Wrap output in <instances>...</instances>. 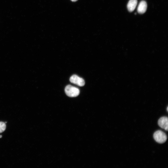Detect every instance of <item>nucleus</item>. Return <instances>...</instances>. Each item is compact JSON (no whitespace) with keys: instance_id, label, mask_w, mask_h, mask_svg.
I'll list each match as a JSON object with an SVG mask.
<instances>
[{"instance_id":"2","label":"nucleus","mask_w":168,"mask_h":168,"mask_svg":"<svg viewBox=\"0 0 168 168\" xmlns=\"http://www.w3.org/2000/svg\"><path fill=\"white\" fill-rule=\"evenodd\" d=\"M153 138L156 141L159 143H164L166 142L167 139V137L165 133L160 130H157L154 133Z\"/></svg>"},{"instance_id":"1","label":"nucleus","mask_w":168,"mask_h":168,"mask_svg":"<svg viewBox=\"0 0 168 168\" xmlns=\"http://www.w3.org/2000/svg\"><path fill=\"white\" fill-rule=\"evenodd\" d=\"M65 91L67 96L72 97L77 96L80 93V91L78 88L70 85L66 86Z\"/></svg>"},{"instance_id":"8","label":"nucleus","mask_w":168,"mask_h":168,"mask_svg":"<svg viewBox=\"0 0 168 168\" xmlns=\"http://www.w3.org/2000/svg\"><path fill=\"white\" fill-rule=\"evenodd\" d=\"M72 1V2H76L78 0H71Z\"/></svg>"},{"instance_id":"10","label":"nucleus","mask_w":168,"mask_h":168,"mask_svg":"<svg viewBox=\"0 0 168 168\" xmlns=\"http://www.w3.org/2000/svg\"><path fill=\"white\" fill-rule=\"evenodd\" d=\"M167 111H168V107H167Z\"/></svg>"},{"instance_id":"3","label":"nucleus","mask_w":168,"mask_h":168,"mask_svg":"<svg viewBox=\"0 0 168 168\" xmlns=\"http://www.w3.org/2000/svg\"><path fill=\"white\" fill-rule=\"evenodd\" d=\"M70 82L79 86H83L85 84L84 80L76 75H73L70 78Z\"/></svg>"},{"instance_id":"9","label":"nucleus","mask_w":168,"mask_h":168,"mask_svg":"<svg viewBox=\"0 0 168 168\" xmlns=\"http://www.w3.org/2000/svg\"><path fill=\"white\" fill-rule=\"evenodd\" d=\"M2 137V135H0V138H1Z\"/></svg>"},{"instance_id":"5","label":"nucleus","mask_w":168,"mask_h":168,"mask_svg":"<svg viewBox=\"0 0 168 168\" xmlns=\"http://www.w3.org/2000/svg\"><path fill=\"white\" fill-rule=\"evenodd\" d=\"M147 7V2L145 1H142L139 3L138 8V12L140 14H143L146 11Z\"/></svg>"},{"instance_id":"7","label":"nucleus","mask_w":168,"mask_h":168,"mask_svg":"<svg viewBox=\"0 0 168 168\" xmlns=\"http://www.w3.org/2000/svg\"><path fill=\"white\" fill-rule=\"evenodd\" d=\"M6 128V124L5 122H0V133L3 132Z\"/></svg>"},{"instance_id":"4","label":"nucleus","mask_w":168,"mask_h":168,"mask_svg":"<svg viewBox=\"0 0 168 168\" xmlns=\"http://www.w3.org/2000/svg\"><path fill=\"white\" fill-rule=\"evenodd\" d=\"M158 124L161 128L167 131L168 130V119L164 116L160 118L158 121Z\"/></svg>"},{"instance_id":"11","label":"nucleus","mask_w":168,"mask_h":168,"mask_svg":"<svg viewBox=\"0 0 168 168\" xmlns=\"http://www.w3.org/2000/svg\"><path fill=\"white\" fill-rule=\"evenodd\" d=\"M5 123H7V122H5Z\"/></svg>"},{"instance_id":"6","label":"nucleus","mask_w":168,"mask_h":168,"mask_svg":"<svg viewBox=\"0 0 168 168\" xmlns=\"http://www.w3.org/2000/svg\"><path fill=\"white\" fill-rule=\"evenodd\" d=\"M137 3V0H129L127 5L128 10L129 12L133 11L136 7Z\"/></svg>"}]
</instances>
